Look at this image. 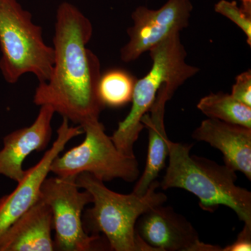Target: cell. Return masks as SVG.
<instances>
[{
    "instance_id": "cell-1",
    "label": "cell",
    "mask_w": 251,
    "mask_h": 251,
    "mask_svg": "<svg viewBox=\"0 0 251 251\" xmlns=\"http://www.w3.org/2000/svg\"><path fill=\"white\" fill-rule=\"evenodd\" d=\"M92 23L69 2L59 5L53 38L54 62L49 80L39 82L33 102L48 105L78 126L99 120L105 108L99 99L101 73L99 59L87 49Z\"/></svg>"
},
{
    "instance_id": "cell-2",
    "label": "cell",
    "mask_w": 251,
    "mask_h": 251,
    "mask_svg": "<svg viewBox=\"0 0 251 251\" xmlns=\"http://www.w3.org/2000/svg\"><path fill=\"white\" fill-rule=\"evenodd\" d=\"M169 163L160 186L179 188L199 199L202 210L214 212L219 206L230 208L244 224L251 226V193L235 184L236 172L226 165L191 156L192 144L168 140Z\"/></svg>"
},
{
    "instance_id": "cell-3",
    "label": "cell",
    "mask_w": 251,
    "mask_h": 251,
    "mask_svg": "<svg viewBox=\"0 0 251 251\" xmlns=\"http://www.w3.org/2000/svg\"><path fill=\"white\" fill-rule=\"evenodd\" d=\"M76 183L93 198V206L85 211L84 218V227L87 233L98 235L102 232L113 251H156L140 238L136 224L144 213L166 202V195L156 191L160 186L157 180L151 183L143 196L112 191L103 181L87 173L77 175Z\"/></svg>"
},
{
    "instance_id": "cell-4",
    "label": "cell",
    "mask_w": 251,
    "mask_h": 251,
    "mask_svg": "<svg viewBox=\"0 0 251 251\" xmlns=\"http://www.w3.org/2000/svg\"><path fill=\"white\" fill-rule=\"evenodd\" d=\"M152 66L146 75L135 81L132 107L110 137L117 148L127 156H135L133 148L144 128L142 118L151 108L158 90L166 85L175 93L186 81L199 72V68L186 62L187 52L175 32L150 50Z\"/></svg>"
},
{
    "instance_id": "cell-5",
    "label": "cell",
    "mask_w": 251,
    "mask_h": 251,
    "mask_svg": "<svg viewBox=\"0 0 251 251\" xmlns=\"http://www.w3.org/2000/svg\"><path fill=\"white\" fill-rule=\"evenodd\" d=\"M42 32L18 0H0V71L8 83L29 73L39 82L49 80L54 50L46 45Z\"/></svg>"
},
{
    "instance_id": "cell-6",
    "label": "cell",
    "mask_w": 251,
    "mask_h": 251,
    "mask_svg": "<svg viewBox=\"0 0 251 251\" xmlns=\"http://www.w3.org/2000/svg\"><path fill=\"white\" fill-rule=\"evenodd\" d=\"M81 128L85 133V139L62 156L56 157L51 164V173L61 177L87 173L103 182L115 179L133 182L138 179L139 163L136 157L122 153L105 133L103 124L94 120Z\"/></svg>"
},
{
    "instance_id": "cell-7",
    "label": "cell",
    "mask_w": 251,
    "mask_h": 251,
    "mask_svg": "<svg viewBox=\"0 0 251 251\" xmlns=\"http://www.w3.org/2000/svg\"><path fill=\"white\" fill-rule=\"evenodd\" d=\"M76 177L46 178L41 187L39 198L52 211L54 250L94 251L99 239V235H90L84 227L82 212L93 198L88 191H80Z\"/></svg>"
},
{
    "instance_id": "cell-8",
    "label": "cell",
    "mask_w": 251,
    "mask_h": 251,
    "mask_svg": "<svg viewBox=\"0 0 251 251\" xmlns=\"http://www.w3.org/2000/svg\"><path fill=\"white\" fill-rule=\"evenodd\" d=\"M193 6L191 0H168L159 9L140 6L132 13L133 25L127 29L129 40L122 48L124 62L136 60L173 33L188 27Z\"/></svg>"
},
{
    "instance_id": "cell-9",
    "label": "cell",
    "mask_w": 251,
    "mask_h": 251,
    "mask_svg": "<svg viewBox=\"0 0 251 251\" xmlns=\"http://www.w3.org/2000/svg\"><path fill=\"white\" fill-rule=\"evenodd\" d=\"M69 120H63L57 130V138L39 163L25 171L17 187L10 194L0 198V236L20 216L34 205L40 196L41 187L50 173L56 157L60 155L67 144L84 133L80 126H71Z\"/></svg>"
},
{
    "instance_id": "cell-10",
    "label": "cell",
    "mask_w": 251,
    "mask_h": 251,
    "mask_svg": "<svg viewBox=\"0 0 251 251\" xmlns=\"http://www.w3.org/2000/svg\"><path fill=\"white\" fill-rule=\"evenodd\" d=\"M140 238L156 251H221L200 240L193 225L171 206L159 204L140 216L136 224Z\"/></svg>"
},
{
    "instance_id": "cell-11",
    "label": "cell",
    "mask_w": 251,
    "mask_h": 251,
    "mask_svg": "<svg viewBox=\"0 0 251 251\" xmlns=\"http://www.w3.org/2000/svg\"><path fill=\"white\" fill-rule=\"evenodd\" d=\"M36 120L29 126L14 130L3 139L0 150V175L18 182L25 171V160L34 151H41L49 146L52 135L53 108L48 105L40 106Z\"/></svg>"
},
{
    "instance_id": "cell-12",
    "label": "cell",
    "mask_w": 251,
    "mask_h": 251,
    "mask_svg": "<svg viewBox=\"0 0 251 251\" xmlns=\"http://www.w3.org/2000/svg\"><path fill=\"white\" fill-rule=\"evenodd\" d=\"M193 139L205 142L224 154L225 165L251 180V128L209 118L193 131Z\"/></svg>"
},
{
    "instance_id": "cell-13",
    "label": "cell",
    "mask_w": 251,
    "mask_h": 251,
    "mask_svg": "<svg viewBox=\"0 0 251 251\" xmlns=\"http://www.w3.org/2000/svg\"><path fill=\"white\" fill-rule=\"evenodd\" d=\"M50 207L41 198L0 236V251H54Z\"/></svg>"
},
{
    "instance_id": "cell-14",
    "label": "cell",
    "mask_w": 251,
    "mask_h": 251,
    "mask_svg": "<svg viewBox=\"0 0 251 251\" xmlns=\"http://www.w3.org/2000/svg\"><path fill=\"white\" fill-rule=\"evenodd\" d=\"M174 93L166 85L161 86L156 99L148 113L142 118L144 128L149 133V147L146 166L143 175L138 179L133 193L143 196L153 181L166 166L168 156V142L169 140L165 128L164 118L166 105Z\"/></svg>"
},
{
    "instance_id": "cell-15",
    "label": "cell",
    "mask_w": 251,
    "mask_h": 251,
    "mask_svg": "<svg viewBox=\"0 0 251 251\" xmlns=\"http://www.w3.org/2000/svg\"><path fill=\"white\" fill-rule=\"evenodd\" d=\"M197 107L209 118L251 128V107L238 101L231 94L211 93L201 99Z\"/></svg>"
},
{
    "instance_id": "cell-16",
    "label": "cell",
    "mask_w": 251,
    "mask_h": 251,
    "mask_svg": "<svg viewBox=\"0 0 251 251\" xmlns=\"http://www.w3.org/2000/svg\"><path fill=\"white\" fill-rule=\"evenodd\" d=\"M134 77L122 69H111L101 74L98 94L104 107L120 108L131 101Z\"/></svg>"
},
{
    "instance_id": "cell-17",
    "label": "cell",
    "mask_w": 251,
    "mask_h": 251,
    "mask_svg": "<svg viewBox=\"0 0 251 251\" xmlns=\"http://www.w3.org/2000/svg\"><path fill=\"white\" fill-rule=\"evenodd\" d=\"M241 1L242 5L239 7L236 1L220 0L214 10L237 25L247 36V44L251 46V0Z\"/></svg>"
},
{
    "instance_id": "cell-18",
    "label": "cell",
    "mask_w": 251,
    "mask_h": 251,
    "mask_svg": "<svg viewBox=\"0 0 251 251\" xmlns=\"http://www.w3.org/2000/svg\"><path fill=\"white\" fill-rule=\"evenodd\" d=\"M231 95L238 101L251 107V71L243 72L236 77Z\"/></svg>"
},
{
    "instance_id": "cell-19",
    "label": "cell",
    "mask_w": 251,
    "mask_h": 251,
    "mask_svg": "<svg viewBox=\"0 0 251 251\" xmlns=\"http://www.w3.org/2000/svg\"><path fill=\"white\" fill-rule=\"evenodd\" d=\"M251 226L244 224L242 230L238 234L235 242L222 249L221 251H251Z\"/></svg>"
}]
</instances>
